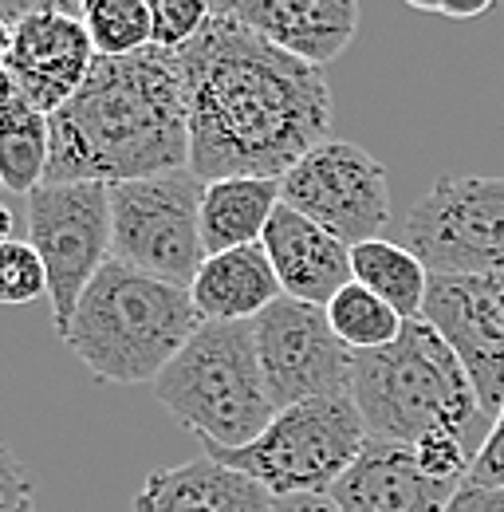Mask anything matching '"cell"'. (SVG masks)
I'll list each match as a JSON object with an SVG mask.
<instances>
[{
    "label": "cell",
    "mask_w": 504,
    "mask_h": 512,
    "mask_svg": "<svg viewBox=\"0 0 504 512\" xmlns=\"http://www.w3.org/2000/svg\"><path fill=\"white\" fill-rule=\"evenodd\" d=\"M178 60L186 71L189 170L201 182H280L327 142L331 87L323 71L245 28L221 4Z\"/></svg>",
    "instance_id": "6da1fadb"
},
{
    "label": "cell",
    "mask_w": 504,
    "mask_h": 512,
    "mask_svg": "<svg viewBox=\"0 0 504 512\" xmlns=\"http://www.w3.org/2000/svg\"><path fill=\"white\" fill-rule=\"evenodd\" d=\"M52 162L44 186H123L189 170L186 71L178 52L99 56L83 87L48 115Z\"/></svg>",
    "instance_id": "7a4b0ae2"
},
{
    "label": "cell",
    "mask_w": 504,
    "mask_h": 512,
    "mask_svg": "<svg viewBox=\"0 0 504 512\" xmlns=\"http://www.w3.org/2000/svg\"><path fill=\"white\" fill-rule=\"evenodd\" d=\"M351 394L371 442L414 449L430 438H457L481 453L493 430L457 351L426 320H410L382 351L355 355Z\"/></svg>",
    "instance_id": "3957f363"
},
{
    "label": "cell",
    "mask_w": 504,
    "mask_h": 512,
    "mask_svg": "<svg viewBox=\"0 0 504 512\" xmlns=\"http://www.w3.org/2000/svg\"><path fill=\"white\" fill-rule=\"evenodd\" d=\"M201 327L189 288L107 260L60 339L103 383H158Z\"/></svg>",
    "instance_id": "277c9868"
},
{
    "label": "cell",
    "mask_w": 504,
    "mask_h": 512,
    "mask_svg": "<svg viewBox=\"0 0 504 512\" xmlns=\"http://www.w3.org/2000/svg\"><path fill=\"white\" fill-rule=\"evenodd\" d=\"M158 402L205 446V457L256 442L280 414L252 339V323H201L154 383Z\"/></svg>",
    "instance_id": "5b68a950"
},
{
    "label": "cell",
    "mask_w": 504,
    "mask_h": 512,
    "mask_svg": "<svg viewBox=\"0 0 504 512\" xmlns=\"http://www.w3.org/2000/svg\"><path fill=\"white\" fill-rule=\"evenodd\" d=\"M371 438L351 390L288 406L245 449L217 453L213 461L252 477L272 501L331 497L339 477L355 465Z\"/></svg>",
    "instance_id": "8992f818"
},
{
    "label": "cell",
    "mask_w": 504,
    "mask_h": 512,
    "mask_svg": "<svg viewBox=\"0 0 504 512\" xmlns=\"http://www.w3.org/2000/svg\"><path fill=\"white\" fill-rule=\"evenodd\" d=\"M201 197L205 182L193 170L111 186V260L189 288L209 256L201 237Z\"/></svg>",
    "instance_id": "52a82bcc"
},
{
    "label": "cell",
    "mask_w": 504,
    "mask_h": 512,
    "mask_svg": "<svg viewBox=\"0 0 504 512\" xmlns=\"http://www.w3.org/2000/svg\"><path fill=\"white\" fill-rule=\"evenodd\" d=\"M398 245L430 276L504 272V174L438 178L398 221Z\"/></svg>",
    "instance_id": "ba28073f"
},
{
    "label": "cell",
    "mask_w": 504,
    "mask_h": 512,
    "mask_svg": "<svg viewBox=\"0 0 504 512\" xmlns=\"http://www.w3.org/2000/svg\"><path fill=\"white\" fill-rule=\"evenodd\" d=\"M83 12L87 4L0 0L4 87H12L40 115H56L99 60Z\"/></svg>",
    "instance_id": "9c48e42d"
},
{
    "label": "cell",
    "mask_w": 504,
    "mask_h": 512,
    "mask_svg": "<svg viewBox=\"0 0 504 512\" xmlns=\"http://www.w3.org/2000/svg\"><path fill=\"white\" fill-rule=\"evenodd\" d=\"M28 245L48 268L52 320L63 335L83 292L111 260L115 245L111 186L67 182L28 193Z\"/></svg>",
    "instance_id": "30bf717a"
},
{
    "label": "cell",
    "mask_w": 504,
    "mask_h": 512,
    "mask_svg": "<svg viewBox=\"0 0 504 512\" xmlns=\"http://www.w3.org/2000/svg\"><path fill=\"white\" fill-rule=\"evenodd\" d=\"M280 201L351 249L378 241L390 221L386 166L347 138H327L308 150L280 178Z\"/></svg>",
    "instance_id": "8fae6325"
},
{
    "label": "cell",
    "mask_w": 504,
    "mask_h": 512,
    "mask_svg": "<svg viewBox=\"0 0 504 512\" xmlns=\"http://www.w3.org/2000/svg\"><path fill=\"white\" fill-rule=\"evenodd\" d=\"M252 339L276 410L351 390L355 351L335 335L327 308L280 296L264 316L252 320Z\"/></svg>",
    "instance_id": "7c38bea8"
},
{
    "label": "cell",
    "mask_w": 504,
    "mask_h": 512,
    "mask_svg": "<svg viewBox=\"0 0 504 512\" xmlns=\"http://www.w3.org/2000/svg\"><path fill=\"white\" fill-rule=\"evenodd\" d=\"M422 320L457 351L485 414L504 410V272L434 276Z\"/></svg>",
    "instance_id": "4fadbf2b"
},
{
    "label": "cell",
    "mask_w": 504,
    "mask_h": 512,
    "mask_svg": "<svg viewBox=\"0 0 504 512\" xmlns=\"http://www.w3.org/2000/svg\"><path fill=\"white\" fill-rule=\"evenodd\" d=\"M461 485L430 477L414 449L367 442L355 465L331 489L339 512H445Z\"/></svg>",
    "instance_id": "5bb4252c"
},
{
    "label": "cell",
    "mask_w": 504,
    "mask_h": 512,
    "mask_svg": "<svg viewBox=\"0 0 504 512\" xmlns=\"http://www.w3.org/2000/svg\"><path fill=\"white\" fill-rule=\"evenodd\" d=\"M260 245H264V253L272 260L276 276H280L284 296H292V300L327 308L355 280L351 245H343L339 237L319 229L304 213L288 209L284 201L272 213Z\"/></svg>",
    "instance_id": "9a60e30c"
},
{
    "label": "cell",
    "mask_w": 504,
    "mask_h": 512,
    "mask_svg": "<svg viewBox=\"0 0 504 512\" xmlns=\"http://www.w3.org/2000/svg\"><path fill=\"white\" fill-rule=\"evenodd\" d=\"M221 8L312 67L331 64L339 52H347L359 28L355 0H229Z\"/></svg>",
    "instance_id": "2e32d148"
},
{
    "label": "cell",
    "mask_w": 504,
    "mask_h": 512,
    "mask_svg": "<svg viewBox=\"0 0 504 512\" xmlns=\"http://www.w3.org/2000/svg\"><path fill=\"white\" fill-rule=\"evenodd\" d=\"M134 512H276V501L245 473L193 457L174 469H154L138 497Z\"/></svg>",
    "instance_id": "e0dca14e"
},
{
    "label": "cell",
    "mask_w": 504,
    "mask_h": 512,
    "mask_svg": "<svg viewBox=\"0 0 504 512\" xmlns=\"http://www.w3.org/2000/svg\"><path fill=\"white\" fill-rule=\"evenodd\" d=\"M189 296L201 323H252L284 296V288L264 245H245L205 256Z\"/></svg>",
    "instance_id": "ac0fdd59"
},
{
    "label": "cell",
    "mask_w": 504,
    "mask_h": 512,
    "mask_svg": "<svg viewBox=\"0 0 504 512\" xmlns=\"http://www.w3.org/2000/svg\"><path fill=\"white\" fill-rule=\"evenodd\" d=\"M280 209V182L276 178H225L205 182L201 197V237L205 253H229L260 245L272 213Z\"/></svg>",
    "instance_id": "d6986e66"
},
{
    "label": "cell",
    "mask_w": 504,
    "mask_h": 512,
    "mask_svg": "<svg viewBox=\"0 0 504 512\" xmlns=\"http://www.w3.org/2000/svg\"><path fill=\"white\" fill-rule=\"evenodd\" d=\"M52 127L12 87L0 95V182L8 193H36L48 182Z\"/></svg>",
    "instance_id": "ffe728a7"
},
{
    "label": "cell",
    "mask_w": 504,
    "mask_h": 512,
    "mask_svg": "<svg viewBox=\"0 0 504 512\" xmlns=\"http://www.w3.org/2000/svg\"><path fill=\"white\" fill-rule=\"evenodd\" d=\"M351 268H355V284L371 288L378 300H386L402 320H422L426 312V296H430V268L398 241H367L351 249Z\"/></svg>",
    "instance_id": "44dd1931"
},
{
    "label": "cell",
    "mask_w": 504,
    "mask_h": 512,
    "mask_svg": "<svg viewBox=\"0 0 504 512\" xmlns=\"http://www.w3.org/2000/svg\"><path fill=\"white\" fill-rule=\"evenodd\" d=\"M327 320H331L335 335H339L355 355L390 347V343L402 335V327H406V320H402L386 300H378L371 288H363V284H355V280L327 304Z\"/></svg>",
    "instance_id": "7402d4cb"
},
{
    "label": "cell",
    "mask_w": 504,
    "mask_h": 512,
    "mask_svg": "<svg viewBox=\"0 0 504 512\" xmlns=\"http://www.w3.org/2000/svg\"><path fill=\"white\" fill-rule=\"evenodd\" d=\"M83 20L99 56L119 60L154 44V12L146 0H91Z\"/></svg>",
    "instance_id": "603a6c76"
},
{
    "label": "cell",
    "mask_w": 504,
    "mask_h": 512,
    "mask_svg": "<svg viewBox=\"0 0 504 512\" xmlns=\"http://www.w3.org/2000/svg\"><path fill=\"white\" fill-rule=\"evenodd\" d=\"M48 296V268L28 241H4L0 245V300L4 304H32Z\"/></svg>",
    "instance_id": "cb8c5ba5"
},
{
    "label": "cell",
    "mask_w": 504,
    "mask_h": 512,
    "mask_svg": "<svg viewBox=\"0 0 504 512\" xmlns=\"http://www.w3.org/2000/svg\"><path fill=\"white\" fill-rule=\"evenodd\" d=\"M150 12H154V48L182 52L209 24L213 4H201V0H154Z\"/></svg>",
    "instance_id": "d4e9b609"
},
{
    "label": "cell",
    "mask_w": 504,
    "mask_h": 512,
    "mask_svg": "<svg viewBox=\"0 0 504 512\" xmlns=\"http://www.w3.org/2000/svg\"><path fill=\"white\" fill-rule=\"evenodd\" d=\"M469 481L485 485V489H504V410L497 414V422L489 430V442L481 446L473 469H469Z\"/></svg>",
    "instance_id": "484cf974"
},
{
    "label": "cell",
    "mask_w": 504,
    "mask_h": 512,
    "mask_svg": "<svg viewBox=\"0 0 504 512\" xmlns=\"http://www.w3.org/2000/svg\"><path fill=\"white\" fill-rule=\"evenodd\" d=\"M0 512H36L32 505V473L16 461V453H4V473H0Z\"/></svg>",
    "instance_id": "4316f807"
},
{
    "label": "cell",
    "mask_w": 504,
    "mask_h": 512,
    "mask_svg": "<svg viewBox=\"0 0 504 512\" xmlns=\"http://www.w3.org/2000/svg\"><path fill=\"white\" fill-rule=\"evenodd\" d=\"M445 512H504V489H485V485L465 481L457 497L445 505Z\"/></svg>",
    "instance_id": "83f0119b"
},
{
    "label": "cell",
    "mask_w": 504,
    "mask_h": 512,
    "mask_svg": "<svg viewBox=\"0 0 504 512\" xmlns=\"http://www.w3.org/2000/svg\"><path fill=\"white\" fill-rule=\"evenodd\" d=\"M410 8L414 12H426V16H445V20H477V16H485L493 4L489 0H477V4H426V0H410Z\"/></svg>",
    "instance_id": "f1b7e54d"
},
{
    "label": "cell",
    "mask_w": 504,
    "mask_h": 512,
    "mask_svg": "<svg viewBox=\"0 0 504 512\" xmlns=\"http://www.w3.org/2000/svg\"><path fill=\"white\" fill-rule=\"evenodd\" d=\"M276 512H339V505L331 497H288L276 501Z\"/></svg>",
    "instance_id": "f546056e"
}]
</instances>
